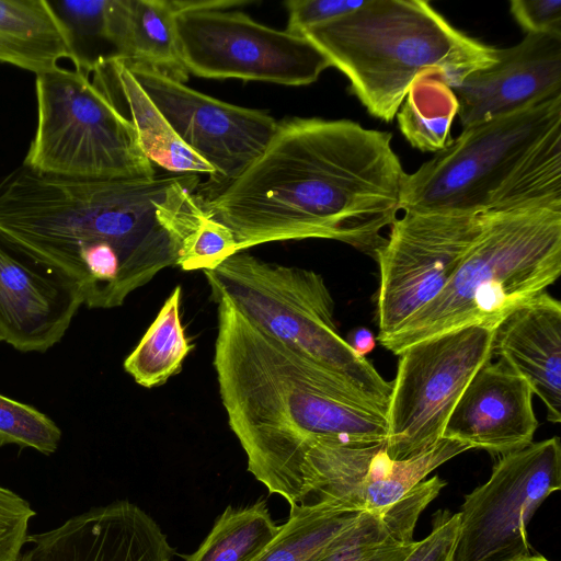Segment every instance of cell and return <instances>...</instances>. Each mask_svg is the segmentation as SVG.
I'll return each mask as SVG.
<instances>
[{"mask_svg":"<svg viewBox=\"0 0 561 561\" xmlns=\"http://www.w3.org/2000/svg\"><path fill=\"white\" fill-rule=\"evenodd\" d=\"M199 176L81 180L21 164L0 181V239L72 284L89 309L122 306L206 217Z\"/></svg>","mask_w":561,"mask_h":561,"instance_id":"cell-1","label":"cell"},{"mask_svg":"<svg viewBox=\"0 0 561 561\" xmlns=\"http://www.w3.org/2000/svg\"><path fill=\"white\" fill-rule=\"evenodd\" d=\"M391 139L351 119H283L237 179L199 195L202 208L230 229L238 252L330 239L374 257L401 210L407 176Z\"/></svg>","mask_w":561,"mask_h":561,"instance_id":"cell-2","label":"cell"},{"mask_svg":"<svg viewBox=\"0 0 561 561\" xmlns=\"http://www.w3.org/2000/svg\"><path fill=\"white\" fill-rule=\"evenodd\" d=\"M215 302L214 367L247 467L309 443L358 447L387 440V411L346 378L262 330L227 298Z\"/></svg>","mask_w":561,"mask_h":561,"instance_id":"cell-3","label":"cell"},{"mask_svg":"<svg viewBox=\"0 0 561 561\" xmlns=\"http://www.w3.org/2000/svg\"><path fill=\"white\" fill-rule=\"evenodd\" d=\"M301 35L348 79L367 112L386 123L419 77L438 75L453 87L494 64L499 49L463 34L423 0H366Z\"/></svg>","mask_w":561,"mask_h":561,"instance_id":"cell-4","label":"cell"},{"mask_svg":"<svg viewBox=\"0 0 561 561\" xmlns=\"http://www.w3.org/2000/svg\"><path fill=\"white\" fill-rule=\"evenodd\" d=\"M561 274V208L486 210L445 288L397 332L379 341L396 355L468 327L497 328Z\"/></svg>","mask_w":561,"mask_h":561,"instance_id":"cell-5","label":"cell"},{"mask_svg":"<svg viewBox=\"0 0 561 561\" xmlns=\"http://www.w3.org/2000/svg\"><path fill=\"white\" fill-rule=\"evenodd\" d=\"M204 274L213 300L227 298L262 330L339 373L388 410L392 382L340 335L334 301L319 273L241 251Z\"/></svg>","mask_w":561,"mask_h":561,"instance_id":"cell-6","label":"cell"},{"mask_svg":"<svg viewBox=\"0 0 561 561\" xmlns=\"http://www.w3.org/2000/svg\"><path fill=\"white\" fill-rule=\"evenodd\" d=\"M37 126L22 164L81 180L156 176L133 124L89 75L59 65L36 75Z\"/></svg>","mask_w":561,"mask_h":561,"instance_id":"cell-7","label":"cell"},{"mask_svg":"<svg viewBox=\"0 0 561 561\" xmlns=\"http://www.w3.org/2000/svg\"><path fill=\"white\" fill-rule=\"evenodd\" d=\"M443 437L419 456L393 460L386 442L350 447L309 443L250 473L293 507H331L383 516L437 467L469 450Z\"/></svg>","mask_w":561,"mask_h":561,"instance_id":"cell-8","label":"cell"},{"mask_svg":"<svg viewBox=\"0 0 561 561\" xmlns=\"http://www.w3.org/2000/svg\"><path fill=\"white\" fill-rule=\"evenodd\" d=\"M561 124V94L467 128L413 173L403 211H486L542 138Z\"/></svg>","mask_w":561,"mask_h":561,"instance_id":"cell-9","label":"cell"},{"mask_svg":"<svg viewBox=\"0 0 561 561\" xmlns=\"http://www.w3.org/2000/svg\"><path fill=\"white\" fill-rule=\"evenodd\" d=\"M495 328L476 325L415 343L399 354L387 410L386 449L404 460L432 449L477 371L492 358Z\"/></svg>","mask_w":561,"mask_h":561,"instance_id":"cell-10","label":"cell"},{"mask_svg":"<svg viewBox=\"0 0 561 561\" xmlns=\"http://www.w3.org/2000/svg\"><path fill=\"white\" fill-rule=\"evenodd\" d=\"M174 30L184 67L202 78L299 87L331 67L304 35L263 25L238 10L178 11Z\"/></svg>","mask_w":561,"mask_h":561,"instance_id":"cell-11","label":"cell"},{"mask_svg":"<svg viewBox=\"0 0 561 561\" xmlns=\"http://www.w3.org/2000/svg\"><path fill=\"white\" fill-rule=\"evenodd\" d=\"M560 489L558 436L501 456L488 481L465 495L453 561H513L529 556L527 525Z\"/></svg>","mask_w":561,"mask_h":561,"instance_id":"cell-12","label":"cell"},{"mask_svg":"<svg viewBox=\"0 0 561 561\" xmlns=\"http://www.w3.org/2000/svg\"><path fill=\"white\" fill-rule=\"evenodd\" d=\"M485 211H404L377 249L378 340L397 332L447 285L478 237Z\"/></svg>","mask_w":561,"mask_h":561,"instance_id":"cell-13","label":"cell"},{"mask_svg":"<svg viewBox=\"0 0 561 561\" xmlns=\"http://www.w3.org/2000/svg\"><path fill=\"white\" fill-rule=\"evenodd\" d=\"M128 68V67H127ZM179 138L214 170L217 188L237 179L265 149L277 121L145 68H128Z\"/></svg>","mask_w":561,"mask_h":561,"instance_id":"cell-14","label":"cell"},{"mask_svg":"<svg viewBox=\"0 0 561 561\" xmlns=\"http://www.w3.org/2000/svg\"><path fill=\"white\" fill-rule=\"evenodd\" d=\"M25 545L16 561H171L175 554L159 524L126 500L28 535Z\"/></svg>","mask_w":561,"mask_h":561,"instance_id":"cell-15","label":"cell"},{"mask_svg":"<svg viewBox=\"0 0 561 561\" xmlns=\"http://www.w3.org/2000/svg\"><path fill=\"white\" fill-rule=\"evenodd\" d=\"M451 88L462 128L561 94V37L526 34L517 45L497 49L494 64Z\"/></svg>","mask_w":561,"mask_h":561,"instance_id":"cell-16","label":"cell"},{"mask_svg":"<svg viewBox=\"0 0 561 561\" xmlns=\"http://www.w3.org/2000/svg\"><path fill=\"white\" fill-rule=\"evenodd\" d=\"M83 305L79 290L0 239V336L23 353H45Z\"/></svg>","mask_w":561,"mask_h":561,"instance_id":"cell-17","label":"cell"},{"mask_svg":"<svg viewBox=\"0 0 561 561\" xmlns=\"http://www.w3.org/2000/svg\"><path fill=\"white\" fill-rule=\"evenodd\" d=\"M533 394L504 362L489 360L462 392L443 437L500 457L520 450L533 443L538 426Z\"/></svg>","mask_w":561,"mask_h":561,"instance_id":"cell-18","label":"cell"},{"mask_svg":"<svg viewBox=\"0 0 561 561\" xmlns=\"http://www.w3.org/2000/svg\"><path fill=\"white\" fill-rule=\"evenodd\" d=\"M492 355L524 378L561 421V304L547 291L507 316L496 328Z\"/></svg>","mask_w":561,"mask_h":561,"instance_id":"cell-19","label":"cell"},{"mask_svg":"<svg viewBox=\"0 0 561 561\" xmlns=\"http://www.w3.org/2000/svg\"><path fill=\"white\" fill-rule=\"evenodd\" d=\"M171 0H110L108 20L116 57L128 68H145L185 83Z\"/></svg>","mask_w":561,"mask_h":561,"instance_id":"cell-20","label":"cell"},{"mask_svg":"<svg viewBox=\"0 0 561 561\" xmlns=\"http://www.w3.org/2000/svg\"><path fill=\"white\" fill-rule=\"evenodd\" d=\"M92 75L93 81L133 124L140 146L152 164L174 174L205 173L209 174L210 180L214 178L215 170L179 138L122 61H111Z\"/></svg>","mask_w":561,"mask_h":561,"instance_id":"cell-21","label":"cell"},{"mask_svg":"<svg viewBox=\"0 0 561 561\" xmlns=\"http://www.w3.org/2000/svg\"><path fill=\"white\" fill-rule=\"evenodd\" d=\"M64 58L69 42L48 0H0V62L37 75Z\"/></svg>","mask_w":561,"mask_h":561,"instance_id":"cell-22","label":"cell"},{"mask_svg":"<svg viewBox=\"0 0 561 561\" xmlns=\"http://www.w3.org/2000/svg\"><path fill=\"white\" fill-rule=\"evenodd\" d=\"M425 499L410 492L383 516L364 513L350 535L319 561H402L415 547L414 529Z\"/></svg>","mask_w":561,"mask_h":561,"instance_id":"cell-23","label":"cell"},{"mask_svg":"<svg viewBox=\"0 0 561 561\" xmlns=\"http://www.w3.org/2000/svg\"><path fill=\"white\" fill-rule=\"evenodd\" d=\"M363 514L328 505L289 508L277 535L251 561H319L350 535Z\"/></svg>","mask_w":561,"mask_h":561,"instance_id":"cell-24","label":"cell"},{"mask_svg":"<svg viewBox=\"0 0 561 561\" xmlns=\"http://www.w3.org/2000/svg\"><path fill=\"white\" fill-rule=\"evenodd\" d=\"M182 288L175 286L137 346L124 360L125 371L136 383L154 388L182 369L193 344L181 320Z\"/></svg>","mask_w":561,"mask_h":561,"instance_id":"cell-25","label":"cell"},{"mask_svg":"<svg viewBox=\"0 0 561 561\" xmlns=\"http://www.w3.org/2000/svg\"><path fill=\"white\" fill-rule=\"evenodd\" d=\"M458 110L449 83L438 75L426 73L413 82L396 116L412 147L437 152L453 140L450 129Z\"/></svg>","mask_w":561,"mask_h":561,"instance_id":"cell-26","label":"cell"},{"mask_svg":"<svg viewBox=\"0 0 561 561\" xmlns=\"http://www.w3.org/2000/svg\"><path fill=\"white\" fill-rule=\"evenodd\" d=\"M279 529L264 499L242 507L229 505L199 547L181 557L184 561H251Z\"/></svg>","mask_w":561,"mask_h":561,"instance_id":"cell-27","label":"cell"},{"mask_svg":"<svg viewBox=\"0 0 561 561\" xmlns=\"http://www.w3.org/2000/svg\"><path fill=\"white\" fill-rule=\"evenodd\" d=\"M110 0H48L66 31L71 61L87 75L117 59L110 21Z\"/></svg>","mask_w":561,"mask_h":561,"instance_id":"cell-28","label":"cell"},{"mask_svg":"<svg viewBox=\"0 0 561 561\" xmlns=\"http://www.w3.org/2000/svg\"><path fill=\"white\" fill-rule=\"evenodd\" d=\"M61 436V430L48 415L0 393V447L15 445L48 456L57 450Z\"/></svg>","mask_w":561,"mask_h":561,"instance_id":"cell-29","label":"cell"},{"mask_svg":"<svg viewBox=\"0 0 561 561\" xmlns=\"http://www.w3.org/2000/svg\"><path fill=\"white\" fill-rule=\"evenodd\" d=\"M233 233L218 220L206 217L196 231L182 244L176 265L183 271H208L236 254Z\"/></svg>","mask_w":561,"mask_h":561,"instance_id":"cell-30","label":"cell"},{"mask_svg":"<svg viewBox=\"0 0 561 561\" xmlns=\"http://www.w3.org/2000/svg\"><path fill=\"white\" fill-rule=\"evenodd\" d=\"M34 515L25 499L0 484V561L18 560Z\"/></svg>","mask_w":561,"mask_h":561,"instance_id":"cell-31","label":"cell"},{"mask_svg":"<svg viewBox=\"0 0 561 561\" xmlns=\"http://www.w3.org/2000/svg\"><path fill=\"white\" fill-rule=\"evenodd\" d=\"M366 0H290L285 2L288 12L286 31L301 34L304 31L340 19L358 8Z\"/></svg>","mask_w":561,"mask_h":561,"instance_id":"cell-32","label":"cell"},{"mask_svg":"<svg viewBox=\"0 0 561 561\" xmlns=\"http://www.w3.org/2000/svg\"><path fill=\"white\" fill-rule=\"evenodd\" d=\"M432 531L402 561H453L459 530V514L447 510L433 515Z\"/></svg>","mask_w":561,"mask_h":561,"instance_id":"cell-33","label":"cell"},{"mask_svg":"<svg viewBox=\"0 0 561 561\" xmlns=\"http://www.w3.org/2000/svg\"><path fill=\"white\" fill-rule=\"evenodd\" d=\"M510 11L526 34L561 37V0H512Z\"/></svg>","mask_w":561,"mask_h":561,"instance_id":"cell-34","label":"cell"},{"mask_svg":"<svg viewBox=\"0 0 561 561\" xmlns=\"http://www.w3.org/2000/svg\"><path fill=\"white\" fill-rule=\"evenodd\" d=\"M346 342L352 351L360 357H365L376 346L375 335L366 328H358L353 331L350 335V340Z\"/></svg>","mask_w":561,"mask_h":561,"instance_id":"cell-35","label":"cell"},{"mask_svg":"<svg viewBox=\"0 0 561 561\" xmlns=\"http://www.w3.org/2000/svg\"><path fill=\"white\" fill-rule=\"evenodd\" d=\"M513 561H550V560H548L547 558L539 556V554H536V556L529 554L527 557H523V558H519V559H516Z\"/></svg>","mask_w":561,"mask_h":561,"instance_id":"cell-36","label":"cell"},{"mask_svg":"<svg viewBox=\"0 0 561 561\" xmlns=\"http://www.w3.org/2000/svg\"><path fill=\"white\" fill-rule=\"evenodd\" d=\"M0 341H2L1 336H0Z\"/></svg>","mask_w":561,"mask_h":561,"instance_id":"cell-37","label":"cell"}]
</instances>
